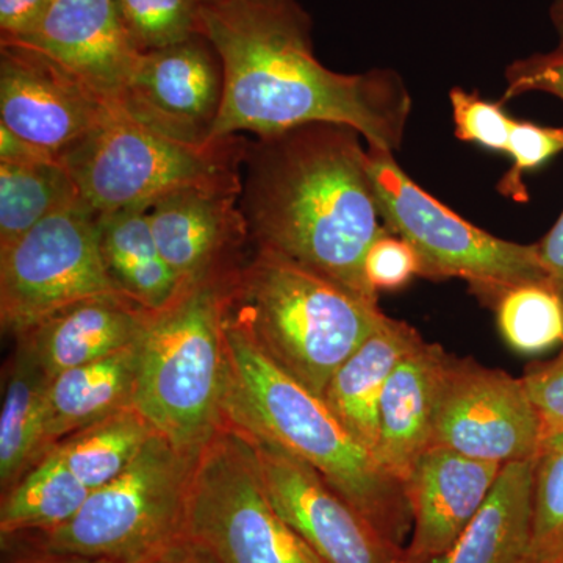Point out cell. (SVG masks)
Returning <instances> with one entry per match:
<instances>
[{"instance_id":"3957f363","label":"cell","mask_w":563,"mask_h":563,"mask_svg":"<svg viewBox=\"0 0 563 563\" xmlns=\"http://www.w3.org/2000/svg\"><path fill=\"white\" fill-rule=\"evenodd\" d=\"M225 342L224 426L309 463L377 531L406 548L412 514L404 484L354 439L320 395L269 361L228 314Z\"/></svg>"},{"instance_id":"44dd1931","label":"cell","mask_w":563,"mask_h":563,"mask_svg":"<svg viewBox=\"0 0 563 563\" xmlns=\"http://www.w3.org/2000/svg\"><path fill=\"white\" fill-rule=\"evenodd\" d=\"M533 461L506 463L465 531L448 553L431 563H528Z\"/></svg>"},{"instance_id":"5bb4252c","label":"cell","mask_w":563,"mask_h":563,"mask_svg":"<svg viewBox=\"0 0 563 563\" xmlns=\"http://www.w3.org/2000/svg\"><path fill=\"white\" fill-rule=\"evenodd\" d=\"M240 191L242 185L185 188L147 210L152 232L180 291L232 279L250 257L254 246Z\"/></svg>"},{"instance_id":"52a82bcc","label":"cell","mask_w":563,"mask_h":563,"mask_svg":"<svg viewBox=\"0 0 563 563\" xmlns=\"http://www.w3.org/2000/svg\"><path fill=\"white\" fill-rule=\"evenodd\" d=\"M198 454L154 433L132 465L96 488L65 525L31 536L33 550L136 563L187 537Z\"/></svg>"},{"instance_id":"e0dca14e","label":"cell","mask_w":563,"mask_h":563,"mask_svg":"<svg viewBox=\"0 0 563 563\" xmlns=\"http://www.w3.org/2000/svg\"><path fill=\"white\" fill-rule=\"evenodd\" d=\"M504 465L429 448L406 483L412 532L409 563H431L450 551L481 509Z\"/></svg>"},{"instance_id":"30bf717a","label":"cell","mask_w":563,"mask_h":563,"mask_svg":"<svg viewBox=\"0 0 563 563\" xmlns=\"http://www.w3.org/2000/svg\"><path fill=\"white\" fill-rule=\"evenodd\" d=\"M98 217L87 202L76 203L0 250L3 332L20 335L63 307L118 292L99 250Z\"/></svg>"},{"instance_id":"6da1fadb","label":"cell","mask_w":563,"mask_h":563,"mask_svg":"<svg viewBox=\"0 0 563 563\" xmlns=\"http://www.w3.org/2000/svg\"><path fill=\"white\" fill-rule=\"evenodd\" d=\"M201 20L224 74L211 140L339 122L368 147L401 150L413 109L406 80L390 68H325L314 55L312 16L298 0H213Z\"/></svg>"},{"instance_id":"ffe728a7","label":"cell","mask_w":563,"mask_h":563,"mask_svg":"<svg viewBox=\"0 0 563 563\" xmlns=\"http://www.w3.org/2000/svg\"><path fill=\"white\" fill-rule=\"evenodd\" d=\"M422 342L424 339L413 325L387 314L336 369L322 393V399L344 428L374 455L379 443V406L385 385L396 366Z\"/></svg>"},{"instance_id":"83f0119b","label":"cell","mask_w":563,"mask_h":563,"mask_svg":"<svg viewBox=\"0 0 563 563\" xmlns=\"http://www.w3.org/2000/svg\"><path fill=\"white\" fill-rule=\"evenodd\" d=\"M499 332L520 354H540L562 344L563 299L550 280L529 282L495 303Z\"/></svg>"},{"instance_id":"4316f807","label":"cell","mask_w":563,"mask_h":563,"mask_svg":"<svg viewBox=\"0 0 563 563\" xmlns=\"http://www.w3.org/2000/svg\"><path fill=\"white\" fill-rule=\"evenodd\" d=\"M80 202L79 187L60 162L0 163V250Z\"/></svg>"},{"instance_id":"8992f818","label":"cell","mask_w":563,"mask_h":563,"mask_svg":"<svg viewBox=\"0 0 563 563\" xmlns=\"http://www.w3.org/2000/svg\"><path fill=\"white\" fill-rule=\"evenodd\" d=\"M246 136L185 143L111 109L106 120L63 152L60 162L98 213L150 210L173 192L192 187L242 185Z\"/></svg>"},{"instance_id":"b9f144b4","label":"cell","mask_w":563,"mask_h":563,"mask_svg":"<svg viewBox=\"0 0 563 563\" xmlns=\"http://www.w3.org/2000/svg\"><path fill=\"white\" fill-rule=\"evenodd\" d=\"M203 3L211 2V0H202Z\"/></svg>"},{"instance_id":"e575fe53","label":"cell","mask_w":563,"mask_h":563,"mask_svg":"<svg viewBox=\"0 0 563 563\" xmlns=\"http://www.w3.org/2000/svg\"><path fill=\"white\" fill-rule=\"evenodd\" d=\"M539 415L542 443L563 433V347L553 361L531 366L521 377Z\"/></svg>"},{"instance_id":"5b68a950","label":"cell","mask_w":563,"mask_h":563,"mask_svg":"<svg viewBox=\"0 0 563 563\" xmlns=\"http://www.w3.org/2000/svg\"><path fill=\"white\" fill-rule=\"evenodd\" d=\"M233 279L185 288L152 312L141 336L133 406L185 453H201L224 428L225 312Z\"/></svg>"},{"instance_id":"836d02e7","label":"cell","mask_w":563,"mask_h":563,"mask_svg":"<svg viewBox=\"0 0 563 563\" xmlns=\"http://www.w3.org/2000/svg\"><path fill=\"white\" fill-rule=\"evenodd\" d=\"M365 276L377 295L399 290L420 276V261L409 243L387 229L366 252Z\"/></svg>"},{"instance_id":"4dcf8cb0","label":"cell","mask_w":563,"mask_h":563,"mask_svg":"<svg viewBox=\"0 0 563 563\" xmlns=\"http://www.w3.org/2000/svg\"><path fill=\"white\" fill-rule=\"evenodd\" d=\"M559 154H563V128L515 120L507 147L512 166L496 184V191L509 201L528 202L526 174L536 172Z\"/></svg>"},{"instance_id":"9a60e30c","label":"cell","mask_w":563,"mask_h":563,"mask_svg":"<svg viewBox=\"0 0 563 563\" xmlns=\"http://www.w3.org/2000/svg\"><path fill=\"white\" fill-rule=\"evenodd\" d=\"M224 91L220 55L202 33L144 52L122 111L185 143H210Z\"/></svg>"},{"instance_id":"d6a6232c","label":"cell","mask_w":563,"mask_h":563,"mask_svg":"<svg viewBox=\"0 0 563 563\" xmlns=\"http://www.w3.org/2000/svg\"><path fill=\"white\" fill-rule=\"evenodd\" d=\"M504 80L503 103L532 92L553 96L563 102V41L554 49L536 52L510 63Z\"/></svg>"},{"instance_id":"1f68e13d","label":"cell","mask_w":563,"mask_h":563,"mask_svg":"<svg viewBox=\"0 0 563 563\" xmlns=\"http://www.w3.org/2000/svg\"><path fill=\"white\" fill-rule=\"evenodd\" d=\"M450 102L459 140L507 154L515 120L504 110L503 102L485 101L477 92L461 87L450 91Z\"/></svg>"},{"instance_id":"2e32d148","label":"cell","mask_w":563,"mask_h":563,"mask_svg":"<svg viewBox=\"0 0 563 563\" xmlns=\"http://www.w3.org/2000/svg\"><path fill=\"white\" fill-rule=\"evenodd\" d=\"M0 43L47 55L114 109H122L141 57L114 0H54L35 31Z\"/></svg>"},{"instance_id":"ab89813d","label":"cell","mask_w":563,"mask_h":563,"mask_svg":"<svg viewBox=\"0 0 563 563\" xmlns=\"http://www.w3.org/2000/svg\"><path fill=\"white\" fill-rule=\"evenodd\" d=\"M7 563H117L109 559L85 558L77 554L51 553V551L32 550L31 553L16 555Z\"/></svg>"},{"instance_id":"8d00e7d4","label":"cell","mask_w":563,"mask_h":563,"mask_svg":"<svg viewBox=\"0 0 563 563\" xmlns=\"http://www.w3.org/2000/svg\"><path fill=\"white\" fill-rule=\"evenodd\" d=\"M548 280L563 299V210L551 231L537 243Z\"/></svg>"},{"instance_id":"ac0fdd59","label":"cell","mask_w":563,"mask_h":563,"mask_svg":"<svg viewBox=\"0 0 563 563\" xmlns=\"http://www.w3.org/2000/svg\"><path fill=\"white\" fill-rule=\"evenodd\" d=\"M151 314L120 292H107L63 307L20 335L54 377L139 343Z\"/></svg>"},{"instance_id":"484cf974","label":"cell","mask_w":563,"mask_h":563,"mask_svg":"<svg viewBox=\"0 0 563 563\" xmlns=\"http://www.w3.org/2000/svg\"><path fill=\"white\" fill-rule=\"evenodd\" d=\"M157 433L135 406L122 409L55 443V453L92 492L117 479Z\"/></svg>"},{"instance_id":"9c48e42d","label":"cell","mask_w":563,"mask_h":563,"mask_svg":"<svg viewBox=\"0 0 563 563\" xmlns=\"http://www.w3.org/2000/svg\"><path fill=\"white\" fill-rule=\"evenodd\" d=\"M187 537L218 563H322L277 512L250 439L231 426L196 457Z\"/></svg>"},{"instance_id":"7402d4cb","label":"cell","mask_w":563,"mask_h":563,"mask_svg":"<svg viewBox=\"0 0 563 563\" xmlns=\"http://www.w3.org/2000/svg\"><path fill=\"white\" fill-rule=\"evenodd\" d=\"M140 342L51 377L46 396V440L51 448L70 433L133 406Z\"/></svg>"},{"instance_id":"277c9868","label":"cell","mask_w":563,"mask_h":563,"mask_svg":"<svg viewBox=\"0 0 563 563\" xmlns=\"http://www.w3.org/2000/svg\"><path fill=\"white\" fill-rule=\"evenodd\" d=\"M225 314L321 398L336 369L387 317L379 303L262 247H252L233 279Z\"/></svg>"},{"instance_id":"603a6c76","label":"cell","mask_w":563,"mask_h":563,"mask_svg":"<svg viewBox=\"0 0 563 563\" xmlns=\"http://www.w3.org/2000/svg\"><path fill=\"white\" fill-rule=\"evenodd\" d=\"M98 232L103 266L118 292L150 312L177 298L179 282L163 258L147 210L99 213Z\"/></svg>"},{"instance_id":"d4e9b609","label":"cell","mask_w":563,"mask_h":563,"mask_svg":"<svg viewBox=\"0 0 563 563\" xmlns=\"http://www.w3.org/2000/svg\"><path fill=\"white\" fill-rule=\"evenodd\" d=\"M90 490L51 448L10 490L2 493V539L51 531L65 525L87 501Z\"/></svg>"},{"instance_id":"7a4b0ae2","label":"cell","mask_w":563,"mask_h":563,"mask_svg":"<svg viewBox=\"0 0 563 563\" xmlns=\"http://www.w3.org/2000/svg\"><path fill=\"white\" fill-rule=\"evenodd\" d=\"M240 207L252 246L277 252L377 302L366 252L387 231L362 133L310 122L247 141Z\"/></svg>"},{"instance_id":"74e56055","label":"cell","mask_w":563,"mask_h":563,"mask_svg":"<svg viewBox=\"0 0 563 563\" xmlns=\"http://www.w3.org/2000/svg\"><path fill=\"white\" fill-rule=\"evenodd\" d=\"M57 161L49 152L40 150L27 140L14 135L5 125L0 124V163H36Z\"/></svg>"},{"instance_id":"ba28073f","label":"cell","mask_w":563,"mask_h":563,"mask_svg":"<svg viewBox=\"0 0 563 563\" xmlns=\"http://www.w3.org/2000/svg\"><path fill=\"white\" fill-rule=\"evenodd\" d=\"M368 165L384 225L412 246L421 277L465 280L493 307L518 285L548 280L537 243L507 242L463 220L404 172L391 152L368 147Z\"/></svg>"},{"instance_id":"cb8c5ba5","label":"cell","mask_w":563,"mask_h":563,"mask_svg":"<svg viewBox=\"0 0 563 563\" xmlns=\"http://www.w3.org/2000/svg\"><path fill=\"white\" fill-rule=\"evenodd\" d=\"M11 354L0 410V488L10 490L49 453L46 396L51 376L25 336L18 335Z\"/></svg>"},{"instance_id":"d6986e66","label":"cell","mask_w":563,"mask_h":563,"mask_svg":"<svg viewBox=\"0 0 563 563\" xmlns=\"http://www.w3.org/2000/svg\"><path fill=\"white\" fill-rule=\"evenodd\" d=\"M448 354L440 344L422 342L391 373L379 406L376 457L399 483L431 448L437 402Z\"/></svg>"},{"instance_id":"60d3db41","label":"cell","mask_w":563,"mask_h":563,"mask_svg":"<svg viewBox=\"0 0 563 563\" xmlns=\"http://www.w3.org/2000/svg\"><path fill=\"white\" fill-rule=\"evenodd\" d=\"M550 20L559 41H563V0H553L550 5Z\"/></svg>"},{"instance_id":"7c38bea8","label":"cell","mask_w":563,"mask_h":563,"mask_svg":"<svg viewBox=\"0 0 563 563\" xmlns=\"http://www.w3.org/2000/svg\"><path fill=\"white\" fill-rule=\"evenodd\" d=\"M244 435L277 512L322 563H409L406 548L377 531L313 466L277 444Z\"/></svg>"},{"instance_id":"f546056e","label":"cell","mask_w":563,"mask_h":563,"mask_svg":"<svg viewBox=\"0 0 563 563\" xmlns=\"http://www.w3.org/2000/svg\"><path fill=\"white\" fill-rule=\"evenodd\" d=\"M133 46L163 49L202 33V0H114Z\"/></svg>"},{"instance_id":"f35d334b","label":"cell","mask_w":563,"mask_h":563,"mask_svg":"<svg viewBox=\"0 0 563 563\" xmlns=\"http://www.w3.org/2000/svg\"><path fill=\"white\" fill-rule=\"evenodd\" d=\"M136 563H218L213 555L188 537L177 540Z\"/></svg>"},{"instance_id":"8fae6325","label":"cell","mask_w":563,"mask_h":563,"mask_svg":"<svg viewBox=\"0 0 563 563\" xmlns=\"http://www.w3.org/2000/svg\"><path fill=\"white\" fill-rule=\"evenodd\" d=\"M540 446L539 415L523 379L450 354L431 448L506 465L536 459Z\"/></svg>"},{"instance_id":"d590c367","label":"cell","mask_w":563,"mask_h":563,"mask_svg":"<svg viewBox=\"0 0 563 563\" xmlns=\"http://www.w3.org/2000/svg\"><path fill=\"white\" fill-rule=\"evenodd\" d=\"M54 0H0V40H14L35 31Z\"/></svg>"},{"instance_id":"4fadbf2b","label":"cell","mask_w":563,"mask_h":563,"mask_svg":"<svg viewBox=\"0 0 563 563\" xmlns=\"http://www.w3.org/2000/svg\"><path fill=\"white\" fill-rule=\"evenodd\" d=\"M114 107L38 51L0 43V124L55 158Z\"/></svg>"},{"instance_id":"f1b7e54d","label":"cell","mask_w":563,"mask_h":563,"mask_svg":"<svg viewBox=\"0 0 563 563\" xmlns=\"http://www.w3.org/2000/svg\"><path fill=\"white\" fill-rule=\"evenodd\" d=\"M528 563H563V433L544 440L533 461Z\"/></svg>"}]
</instances>
